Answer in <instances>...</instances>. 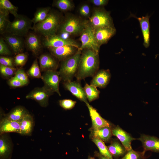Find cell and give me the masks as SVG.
<instances>
[{
    "instance_id": "obj_16",
    "label": "cell",
    "mask_w": 159,
    "mask_h": 159,
    "mask_svg": "<svg viewBox=\"0 0 159 159\" xmlns=\"http://www.w3.org/2000/svg\"><path fill=\"white\" fill-rule=\"evenodd\" d=\"M111 77L109 70H99L92 77L90 85L96 87L105 88L109 83Z\"/></svg>"
},
{
    "instance_id": "obj_44",
    "label": "cell",
    "mask_w": 159,
    "mask_h": 159,
    "mask_svg": "<svg viewBox=\"0 0 159 159\" xmlns=\"http://www.w3.org/2000/svg\"><path fill=\"white\" fill-rule=\"evenodd\" d=\"M90 1L95 5L98 6L106 5L108 2L107 0H91Z\"/></svg>"
},
{
    "instance_id": "obj_3",
    "label": "cell",
    "mask_w": 159,
    "mask_h": 159,
    "mask_svg": "<svg viewBox=\"0 0 159 159\" xmlns=\"http://www.w3.org/2000/svg\"><path fill=\"white\" fill-rule=\"evenodd\" d=\"M79 49L74 55L62 61L58 71L63 82L72 81L76 74L82 53Z\"/></svg>"
},
{
    "instance_id": "obj_23",
    "label": "cell",
    "mask_w": 159,
    "mask_h": 159,
    "mask_svg": "<svg viewBox=\"0 0 159 159\" xmlns=\"http://www.w3.org/2000/svg\"><path fill=\"white\" fill-rule=\"evenodd\" d=\"M150 17L148 15L136 17L140 24L143 38V45L145 48H148L150 45Z\"/></svg>"
},
{
    "instance_id": "obj_22",
    "label": "cell",
    "mask_w": 159,
    "mask_h": 159,
    "mask_svg": "<svg viewBox=\"0 0 159 159\" xmlns=\"http://www.w3.org/2000/svg\"><path fill=\"white\" fill-rule=\"evenodd\" d=\"M25 43L27 49L34 55H37L41 50L42 45L40 39L34 33H30L27 35Z\"/></svg>"
},
{
    "instance_id": "obj_25",
    "label": "cell",
    "mask_w": 159,
    "mask_h": 159,
    "mask_svg": "<svg viewBox=\"0 0 159 159\" xmlns=\"http://www.w3.org/2000/svg\"><path fill=\"white\" fill-rule=\"evenodd\" d=\"M107 147L112 157L116 159L123 157L127 152L125 147L116 140H112Z\"/></svg>"
},
{
    "instance_id": "obj_5",
    "label": "cell",
    "mask_w": 159,
    "mask_h": 159,
    "mask_svg": "<svg viewBox=\"0 0 159 159\" xmlns=\"http://www.w3.org/2000/svg\"><path fill=\"white\" fill-rule=\"evenodd\" d=\"M80 40L81 43L80 49H91L99 53L100 46L96 39L94 30L89 22H85V27L81 34Z\"/></svg>"
},
{
    "instance_id": "obj_28",
    "label": "cell",
    "mask_w": 159,
    "mask_h": 159,
    "mask_svg": "<svg viewBox=\"0 0 159 159\" xmlns=\"http://www.w3.org/2000/svg\"><path fill=\"white\" fill-rule=\"evenodd\" d=\"M87 100L92 102L98 98L100 92L97 87L87 83L83 87Z\"/></svg>"
},
{
    "instance_id": "obj_43",
    "label": "cell",
    "mask_w": 159,
    "mask_h": 159,
    "mask_svg": "<svg viewBox=\"0 0 159 159\" xmlns=\"http://www.w3.org/2000/svg\"><path fill=\"white\" fill-rule=\"evenodd\" d=\"M79 11L81 15L84 16H88L90 13V8L87 5L85 4L80 8Z\"/></svg>"
},
{
    "instance_id": "obj_42",
    "label": "cell",
    "mask_w": 159,
    "mask_h": 159,
    "mask_svg": "<svg viewBox=\"0 0 159 159\" xmlns=\"http://www.w3.org/2000/svg\"><path fill=\"white\" fill-rule=\"evenodd\" d=\"M8 83L10 87L14 88L22 87L26 85L14 76L9 80Z\"/></svg>"
},
{
    "instance_id": "obj_14",
    "label": "cell",
    "mask_w": 159,
    "mask_h": 159,
    "mask_svg": "<svg viewBox=\"0 0 159 159\" xmlns=\"http://www.w3.org/2000/svg\"><path fill=\"white\" fill-rule=\"evenodd\" d=\"M111 129L112 135L117 137L127 151L131 149L132 142L136 139L118 125L115 126Z\"/></svg>"
},
{
    "instance_id": "obj_19",
    "label": "cell",
    "mask_w": 159,
    "mask_h": 159,
    "mask_svg": "<svg viewBox=\"0 0 159 159\" xmlns=\"http://www.w3.org/2000/svg\"><path fill=\"white\" fill-rule=\"evenodd\" d=\"M138 140L141 142L144 151L159 153V138L154 136L142 134Z\"/></svg>"
},
{
    "instance_id": "obj_37",
    "label": "cell",
    "mask_w": 159,
    "mask_h": 159,
    "mask_svg": "<svg viewBox=\"0 0 159 159\" xmlns=\"http://www.w3.org/2000/svg\"><path fill=\"white\" fill-rule=\"evenodd\" d=\"M17 69L14 67L5 66L0 65V72L3 76L8 77L15 74Z\"/></svg>"
},
{
    "instance_id": "obj_34",
    "label": "cell",
    "mask_w": 159,
    "mask_h": 159,
    "mask_svg": "<svg viewBox=\"0 0 159 159\" xmlns=\"http://www.w3.org/2000/svg\"><path fill=\"white\" fill-rule=\"evenodd\" d=\"M40 67L39 66L37 59L33 62L32 66L28 71V74L30 76L35 78L42 79Z\"/></svg>"
},
{
    "instance_id": "obj_35",
    "label": "cell",
    "mask_w": 159,
    "mask_h": 159,
    "mask_svg": "<svg viewBox=\"0 0 159 159\" xmlns=\"http://www.w3.org/2000/svg\"><path fill=\"white\" fill-rule=\"evenodd\" d=\"M9 14L0 11V33L1 34L5 33L7 27L10 22L8 19Z\"/></svg>"
},
{
    "instance_id": "obj_10",
    "label": "cell",
    "mask_w": 159,
    "mask_h": 159,
    "mask_svg": "<svg viewBox=\"0 0 159 159\" xmlns=\"http://www.w3.org/2000/svg\"><path fill=\"white\" fill-rule=\"evenodd\" d=\"M45 37L43 44L47 47H58L66 46H73L80 49V46L74 40L63 38L56 34Z\"/></svg>"
},
{
    "instance_id": "obj_29",
    "label": "cell",
    "mask_w": 159,
    "mask_h": 159,
    "mask_svg": "<svg viewBox=\"0 0 159 159\" xmlns=\"http://www.w3.org/2000/svg\"><path fill=\"white\" fill-rule=\"evenodd\" d=\"M50 9L49 7L38 9L35 12L33 18L32 20L33 24V26L37 23L44 21L47 16Z\"/></svg>"
},
{
    "instance_id": "obj_21",
    "label": "cell",
    "mask_w": 159,
    "mask_h": 159,
    "mask_svg": "<svg viewBox=\"0 0 159 159\" xmlns=\"http://www.w3.org/2000/svg\"><path fill=\"white\" fill-rule=\"evenodd\" d=\"M40 68L42 71H56L58 64L57 60L51 55L44 54L39 57Z\"/></svg>"
},
{
    "instance_id": "obj_32",
    "label": "cell",
    "mask_w": 159,
    "mask_h": 159,
    "mask_svg": "<svg viewBox=\"0 0 159 159\" xmlns=\"http://www.w3.org/2000/svg\"><path fill=\"white\" fill-rule=\"evenodd\" d=\"M54 4L55 6L64 11L70 10L74 7L72 2L69 0H57Z\"/></svg>"
},
{
    "instance_id": "obj_27",
    "label": "cell",
    "mask_w": 159,
    "mask_h": 159,
    "mask_svg": "<svg viewBox=\"0 0 159 159\" xmlns=\"http://www.w3.org/2000/svg\"><path fill=\"white\" fill-rule=\"evenodd\" d=\"M28 113L25 108L17 106L6 115L4 117L12 120L19 122Z\"/></svg>"
},
{
    "instance_id": "obj_2",
    "label": "cell",
    "mask_w": 159,
    "mask_h": 159,
    "mask_svg": "<svg viewBox=\"0 0 159 159\" xmlns=\"http://www.w3.org/2000/svg\"><path fill=\"white\" fill-rule=\"evenodd\" d=\"M62 20L57 13L51 10L46 18L33 26L32 29L45 37L56 34Z\"/></svg>"
},
{
    "instance_id": "obj_20",
    "label": "cell",
    "mask_w": 159,
    "mask_h": 159,
    "mask_svg": "<svg viewBox=\"0 0 159 159\" xmlns=\"http://www.w3.org/2000/svg\"><path fill=\"white\" fill-rule=\"evenodd\" d=\"M9 132H16L20 134L19 122L8 119L4 117L0 120V134Z\"/></svg>"
},
{
    "instance_id": "obj_11",
    "label": "cell",
    "mask_w": 159,
    "mask_h": 159,
    "mask_svg": "<svg viewBox=\"0 0 159 159\" xmlns=\"http://www.w3.org/2000/svg\"><path fill=\"white\" fill-rule=\"evenodd\" d=\"M94 30L96 39L100 46L106 43L116 31L114 26L99 28Z\"/></svg>"
},
{
    "instance_id": "obj_18",
    "label": "cell",
    "mask_w": 159,
    "mask_h": 159,
    "mask_svg": "<svg viewBox=\"0 0 159 159\" xmlns=\"http://www.w3.org/2000/svg\"><path fill=\"white\" fill-rule=\"evenodd\" d=\"M91 119L92 127L91 130H95L106 126H110V123L102 117L97 110L88 102L85 103Z\"/></svg>"
},
{
    "instance_id": "obj_13",
    "label": "cell",
    "mask_w": 159,
    "mask_h": 159,
    "mask_svg": "<svg viewBox=\"0 0 159 159\" xmlns=\"http://www.w3.org/2000/svg\"><path fill=\"white\" fill-rule=\"evenodd\" d=\"M63 84L65 88L78 100L85 103L88 102L84 88L79 82L67 81L63 82Z\"/></svg>"
},
{
    "instance_id": "obj_4",
    "label": "cell",
    "mask_w": 159,
    "mask_h": 159,
    "mask_svg": "<svg viewBox=\"0 0 159 159\" xmlns=\"http://www.w3.org/2000/svg\"><path fill=\"white\" fill-rule=\"evenodd\" d=\"M14 17V20L10 21L8 25L5 33L21 37L25 36L32 28V20L25 15L19 14Z\"/></svg>"
},
{
    "instance_id": "obj_36",
    "label": "cell",
    "mask_w": 159,
    "mask_h": 159,
    "mask_svg": "<svg viewBox=\"0 0 159 159\" xmlns=\"http://www.w3.org/2000/svg\"><path fill=\"white\" fill-rule=\"evenodd\" d=\"M27 57L28 55L26 53H21L17 54L14 60V64L18 67L23 66L27 61Z\"/></svg>"
},
{
    "instance_id": "obj_17",
    "label": "cell",
    "mask_w": 159,
    "mask_h": 159,
    "mask_svg": "<svg viewBox=\"0 0 159 159\" xmlns=\"http://www.w3.org/2000/svg\"><path fill=\"white\" fill-rule=\"evenodd\" d=\"M3 38L15 54L22 53L24 49V42L21 37L6 33Z\"/></svg>"
},
{
    "instance_id": "obj_46",
    "label": "cell",
    "mask_w": 159,
    "mask_h": 159,
    "mask_svg": "<svg viewBox=\"0 0 159 159\" xmlns=\"http://www.w3.org/2000/svg\"><path fill=\"white\" fill-rule=\"evenodd\" d=\"M88 159H95V158L94 157L89 156Z\"/></svg>"
},
{
    "instance_id": "obj_6",
    "label": "cell",
    "mask_w": 159,
    "mask_h": 159,
    "mask_svg": "<svg viewBox=\"0 0 159 159\" xmlns=\"http://www.w3.org/2000/svg\"><path fill=\"white\" fill-rule=\"evenodd\" d=\"M89 22L94 29L114 26L110 13L103 8L95 9L90 18Z\"/></svg>"
},
{
    "instance_id": "obj_9",
    "label": "cell",
    "mask_w": 159,
    "mask_h": 159,
    "mask_svg": "<svg viewBox=\"0 0 159 159\" xmlns=\"http://www.w3.org/2000/svg\"><path fill=\"white\" fill-rule=\"evenodd\" d=\"M53 93L44 86L42 87L35 88L26 96V98L33 100L41 106L46 107L48 105L49 97Z\"/></svg>"
},
{
    "instance_id": "obj_41",
    "label": "cell",
    "mask_w": 159,
    "mask_h": 159,
    "mask_svg": "<svg viewBox=\"0 0 159 159\" xmlns=\"http://www.w3.org/2000/svg\"><path fill=\"white\" fill-rule=\"evenodd\" d=\"M0 63V64L5 66L14 67V60L11 57L1 56Z\"/></svg>"
},
{
    "instance_id": "obj_39",
    "label": "cell",
    "mask_w": 159,
    "mask_h": 159,
    "mask_svg": "<svg viewBox=\"0 0 159 159\" xmlns=\"http://www.w3.org/2000/svg\"><path fill=\"white\" fill-rule=\"evenodd\" d=\"M76 101L69 99L60 100L59 103L60 106L66 110H69L73 108L75 106Z\"/></svg>"
},
{
    "instance_id": "obj_24",
    "label": "cell",
    "mask_w": 159,
    "mask_h": 159,
    "mask_svg": "<svg viewBox=\"0 0 159 159\" xmlns=\"http://www.w3.org/2000/svg\"><path fill=\"white\" fill-rule=\"evenodd\" d=\"M20 134L30 135L33 129L34 123L33 117L28 113L20 122Z\"/></svg>"
},
{
    "instance_id": "obj_45",
    "label": "cell",
    "mask_w": 159,
    "mask_h": 159,
    "mask_svg": "<svg viewBox=\"0 0 159 159\" xmlns=\"http://www.w3.org/2000/svg\"><path fill=\"white\" fill-rule=\"evenodd\" d=\"M95 156L97 157L98 159H110L97 151L95 152Z\"/></svg>"
},
{
    "instance_id": "obj_15",
    "label": "cell",
    "mask_w": 159,
    "mask_h": 159,
    "mask_svg": "<svg viewBox=\"0 0 159 159\" xmlns=\"http://www.w3.org/2000/svg\"><path fill=\"white\" fill-rule=\"evenodd\" d=\"M13 146L11 140L7 133L0 134V159H10Z\"/></svg>"
},
{
    "instance_id": "obj_7",
    "label": "cell",
    "mask_w": 159,
    "mask_h": 159,
    "mask_svg": "<svg viewBox=\"0 0 159 159\" xmlns=\"http://www.w3.org/2000/svg\"><path fill=\"white\" fill-rule=\"evenodd\" d=\"M85 22H83L77 18L69 16L62 21L59 30L63 33L72 35L81 34L83 30Z\"/></svg>"
},
{
    "instance_id": "obj_33",
    "label": "cell",
    "mask_w": 159,
    "mask_h": 159,
    "mask_svg": "<svg viewBox=\"0 0 159 159\" xmlns=\"http://www.w3.org/2000/svg\"><path fill=\"white\" fill-rule=\"evenodd\" d=\"M146 152L137 151L132 149L127 151L126 154L120 159H145V153Z\"/></svg>"
},
{
    "instance_id": "obj_8",
    "label": "cell",
    "mask_w": 159,
    "mask_h": 159,
    "mask_svg": "<svg viewBox=\"0 0 159 159\" xmlns=\"http://www.w3.org/2000/svg\"><path fill=\"white\" fill-rule=\"evenodd\" d=\"M42 76V79L44 84V86L52 92H56L61 96L59 86L61 79L58 71H47L44 72Z\"/></svg>"
},
{
    "instance_id": "obj_31",
    "label": "cell",
    "mask_w": 159,
    "mask_h": 159,
    "mask_svg": "<svg viewBox=\"0 0 159 159\" xmlns=\"http://www.w3.org/2000/svg\"><path fill=\"white\" fill-rule=\"evenodd\" d=\"M91 138L92 141L98 147L100 154L110 159H113L104 142L96 137H91Z\"/></svg>"
},
{
    "instance_id": "obj_1",
    "label": "cell",
    "mask_w": 159,
    "mask_h": 159,
    "mask_svg": "<svg viewBox=\"0 0 159 159\" xmlns=\"http://www.w3.org/2000/svg\"><path fill=\"white\" fill-rule=\"evenodd\" d=\"M99 67L98 53L91 49H84L75 77L78 81L87 77H92L99 70Z\"/></svg>"
},
{
    "instance_id": "obj_40",
    "label": "cell",
    "mask_w": 159,
    "mask_h": 159,
    "mask_svg": "<svg viewBox=\"0 0 159 159\" xmlns=\"http://www.w3.org/2000/svg\"><path fill=\"white\" fill-rule=\"evenodd\" d=\"M11 54L7 44L3 38L0 39V54L1 55H8Z\"/></svg>"
},
{
    "instance_id": "obj_26",
    "label": "cell",
    "mask_w": 159,
    "mask_h": 159,
    "mask_svg": "<svg viewBox=\"0 0 159 159\" xmlns=\"http://www.w3.org/2000/svg\"><path fill=\"white\" fill-rule=\"evenodd\" d=\"M91 131V137L98 138L104 142L109 141L112 135L111 126L104 127Z\"/></svg>"
},
{
    "instance_id": "obj_38",
    "label": "cell",
    "mask_w": 159,
    "mask_h": 159,
    "mask_svg": "<svg viewBox=\"0 0 159 159\" xmlns=\"http://www.w3.org/2000/svg\"><path fill=\"white\" fill-rule=\"evenodd\" d=\"M14 77L26 85L29 83L27 74L22 68H20L17 70Z\"/></svg>"
},
{
    "instance_id": "obj_30",
    "label": "cell",
    "mask_w": 159,
    "mask_h": 159,
    "mask_svg": "<svg viewBox=\"0 0 159 159\" xmlns=\"http://www.w3.org/2000/svg\"><path fill=\"white\" fill-rule=\"evenodd\" d=\"M18 9L9 0H0V11L10 13L15 17L18 14Z\"/></svg>"
},
{
    "instance_id": "obj_12",
    "label": "cell",
    "mask_w": 159,
    "mask_h": 159,
    "mask_svg": "<svg viewBox=\"0 0 159 159\" xmlns=\"http://www.w3.org/2000/svg\"><path fill=\"white\" fill-rule=\"evenodd\" d=\"M52 54L59 60L62 61L75 54L78 49L71 46H66L58 47H48Z\"/></svg>"
}]
</instances>
